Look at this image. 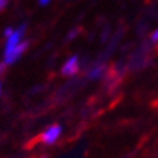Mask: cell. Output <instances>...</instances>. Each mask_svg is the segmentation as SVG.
<instances>
[{
  "mask_svg": "<svg viewBox=\"0 0 158 158\" xmlns=\"http://www.w3.org/2000/svg\"><path fill=\"white\" fill-rule=\"evenodd\" d=\"M25 34H26V23L20 25V26H18V28H15L13 32H12V35L6 38L5 51H3V54L12 51L13 48H16L18 45H20V44L23 42V41H25V39H23L25 38Z\"/></svg>",
  "mask_w": 158,
  "mask_h": 158,
  "instance_id": "cell-1",
  "label": "cell"
},
{
  "mask_svg": "<svg viewBox=\"0 0 158 158\" xmlns=\"http://www.w3.org/2000/svg\"><path fill=\"white\" fill-rule=\"evenodd\" d=\"M62 135V126L58 123L49 125L47 129L41 134V141H42L45 145H54L58 139L61 138Z\"/></svg>",
  "mask_w": 158,
  "mask_h": 158,
  "instance_id": "cell-2",
  "label": "cell"
},
{
  "mask_svg": "<svg viewBox=\"0 0 158 158\" xmlns=\"http://www.w3.org/2000/svg\"><path fill=\"white\" fill-rule=\"evenodd\" d=\"M28 47H29V42L25 39L23 42L20 44V45H18L16 48H13L12 51H9V52H5L3 54V64H5V65H12V64H15L16 61H19L20 58H22V55L26 52Z\"/></svg>",
  "mask_w": 158,
  "mask_h": 158,
  "instance_id": "cell-3",
  "label": "cell"
},
{
  "mask_svg": "<svg viewBox=\"0 0 158 158\" xmlns=\"http://www.w3.org/2000/svg\"><path fill=\"white\" fill-rule=\"evenodd\" d=\"M80 70V58L78 55H71L68 57L64 64L61 65V74L65 77H73L76 76L77 73Z\"/></svg>",
  "mask_w": 158,
  "mask_h": 158,
  "instance_id": "cell-4",
  "label": "cell"
},
{
  "mask_svg": "<svg viewBox=\"0 0 158 158\" xmlns=\"http://www.w3.org/2000/svg\"><path fill=\"white\" fill-rule=\"evenodd\" d=\"M105 70H106V67L103 64H96V65H93V67L87 71V77H89L90 80H97V78L103 77Z\"/></svg>",
  "mask_w": 158,
  "mask_h": 158,
  "instance_id": "cell-5",
  "label": "cell"
},
{
  "mask_svg": "<svg viewBox=\"0 0 158 158\" xmlns=\"http://www.w3.org/2000/svg\"><path fill=\"white\" fill-rule=\"evenodd\" d=\"M149 39H151L152 44H158V28L152 31V34L149 35Z\"/></svg>",
  "mask_w": 158,
  "mask_h": 158,
  "instance_id": "cell-6",
  "label": "cell"
},
{
  "mask_svg": "<svg viewBox=\"0 0 158 158\" xmlns=\"http://www.w3.org/2000/svg\"><path fill=\"white\" fill-rule=\"evenodd\" d=\"M78 32H80V29L78 28L71 29V32H68V35H67V39H74L77 35H78Z\"/></svg>",
  "mask_w": 158,
  "mask_h": 158,
  "instance_id": "cell-7",
  "label": "cell"
},
{
  "mask_svg": "<svg viewBox=\"0 0 158 158\" xmlns=\"http://www.w3.org/2000/svg\"><path fill=\"white\" fill-rule=\"evenodd\" d=\"M7 5H9V0H0V12H3L7 7Z\"/></svg>",
  "mask_w": 158,
  "mask_h": 158,
  "instance_id": "cell-8",
  "label": "cell"
},
{
  "mask_svg": "<svg viewBox=\"0 0 158 158\" xmlns=\"http://www.w3.org/2000/svg\"><path fill=\"white\" fill-rule=\"evenodd\" d=\"M13 29H15V28H12V26H7V28L5 29V32H3V35H5V38H7V36H10V35H12V32H13Z\"/></svg>",
  "mask_w": 158,
  "mask_h": 158,
  "instance_id": "cell-9",
  "label": "cell"
},
{
  "mask_svg": "<svg viewBox=\"0 0 158 158\" xmlns=\"http://www.w3.org/2000/svg\"><path fill=\"white\" fill-rule=\"evenodd\" d=\"M51 2H52V0H38V3L41 6H47V5H49Z\"/></svg>",
  "mask_w": 158,
  "mask_h": 158,
  "instance_id": "cell-10",
  "label": "cell"
},
{
  "mask_svg": "<svg viewBox=\"0 0 158 158\" xmlns=\"http://www.w3.org/2000/svg\"><path fill=\"white\" fill-rule=\"evenodd\" d=\"M3 73H5V64H3V62H0V76H2Z\"/></svg>",
  "mask_w": 158,
  "mask_h": 158,
  "instance_id": "cell-11",
  "label": "cell"
},
{
  "mask_svg": "<svg viewBox=\"0 0 158 158\" xmlns=\"http://www.w3.org/2000/svg\"><path fill=\"white\" fill-rule=\"evenodd\" d=\"M2 91H3V86H2V83H0V96H2Z\"/></svg>",
  "mask_w": 158,
  "mask_h": 158,
  "instance_id": "cell-12",
  "label": "cell"
}]
</instances>
